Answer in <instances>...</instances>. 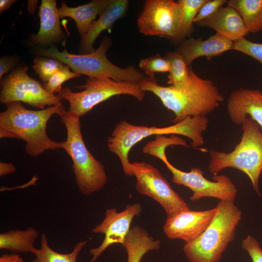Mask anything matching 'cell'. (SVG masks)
<instances>
[{"instance_id":"cell-1","label":"cell","mask_w":262,"mask_h":262,"mask_svg":"<svg viewBox=\"0 0 262 262\" xmlns=\"http://www.w3.org/2000/svg\"><path fill=\"white\" fill-rule=\"evenodd\" d=\"M0 113V138L24 141L25 152L36 157L48 150L62 148L61 142L50 139L47 133L48 121L54 115H59L66 110L62 102L40 110L26 109L19 102L6 104Z\"/></svg>"},{"instance_id":"cell-2","label":"cell","mask_w":262,"mask_h":262,"mask_svg":"<svg viewBox=\"0 0 262 262\" xmlns=\"http://www.w3.org/2000/svg\"><path fill=\"white\" fill-rule=\"evenodd\" d=\"M190 73V82L182 88L161 86L150 80L140 83L143 91L154 94L167 109L174 113V124L188 117L206 116L218 108L224 99L213 81L197 75L191 66Z\"/></svg>"},{"instance_id":"cell-3","label":"cell","mask_w":262,"mask_h":262,"mask_svg":"<svg viewBox=\"0 0 262 262\" xmlns=\"http://www.w3.org/2000/svg\"><path fill=\"white\" fill-rule=\"evenodd\" d=\"M208 120L206 116H190L178 123L165 127L137 126L126 121L118 123L108 138L109 150L120 160L124 174L133 176L129 153L131 148L143 139L153 135L178 134L191 140L193 147L202 146L204 140L202 133L207 129Z\"/></svg>"},{"instance_id":"cell-4","label":"cell","mask_w":262,"mask_h":262,"mask_svg":"<svg viewBox=\"0 0 262 262\" xmlns=\"http://www.w3.org/2000/svg\"><path fill=\"white\" fill-rule=\"evenodd\" d=\"M234 201L220 200L210 224L196 240L185 244L183 251L190 262H218L234 239L242 213Z\"/></svg>"},{"instance_id":"cell-5","label":"cell","mask_w":262,"mask_h":262,"mask_svg":"<svg viewBox=\"0 0 262 262\" xmlns=\"http://www.w3.org/2000/svg\"><path fill=\"white\" fill-rule=\"evenodd\" d=\"M66 130V138L61 142L62 148L70 156L72 168L79 191L85 196L100 191L107 182L104 165L87 148L84 142L79 116L68 111L59 115Z\"/></svg>"},{"instance_id":"cell-6","label":"cell","mask_w":262,"mask_h":262,"mask_svg":"<svg viewBox=\"0 0 262 262\" xmlns=\"http://www.w3.org/2000/svg\"><path fill=\"white\" fill-rule=\"evenodd\" d=\"M111 43V39L105 37L102 39L98 49L86 54H71L66 49L60 51L52 46L48 49L39 48L35 53L39 56L58 60L71 68L73 72L88 77L109 78L139 84L146 81H151L144 73L134 66L122 68L112 63L106 56Z\"/></svg>"},{"instance_id":"cell-7","label":"cell","mask_w":262,"mask_h":262,"mask_svg":"<svg viewBox=\"0 0 262 262\" xmlns=\"http://www.w3.org/2000/svg\"><path fill=\"white\" fill-rule=\"evenodd\" d=\"M239 143L230 152L212 149L208 169L213 176L227 168H234L246 174L253 188L260 195L259 181L262 171V133L259 125L247 117L242 125Z\"/></svg>"},{"instance_id":"cell-8","label":"cell","mask_w":262,"mask_h":262,"mask_svg":"<svg viewBox=\"0 0 262 262\" xmlns=\"http://www.w3.org/2000/svg\"><path fill=\"white\" fill-rule=\"evenodd\" d=\"M77 87L84 89L74 92L68 87H64L58 95L69 103L68 111L79 117L84 116L96 105L115 96L129 95L139 101H143L145 96L139 83L109 78L88 77L84 84Z\"/></svg>"},{"instance_id":"cell-9","label":"cell","mask_w":262,"mask_h":262,"mask_svg":"<svg viewBox=\"0 0 262 262\" xmlns=\"http://www.w3.org/2000/svg\"><path fill=\"white\" fill-rule=\"evenodd\" d=\"M27 70V66H19L0 80L1 103L23 102L44 109L61 102L58 94L47 92L39 82L28 75Z\"/></svg>"},{"instance_id":"cell-10","label":"cell","mask_w":262,"mask_h":262,"mask_svg":"<svg viewBox=\"0 0 262 262\" xmlns=\"http://www.w3.org/2000/svg\"><path fill=\"white\" fill-rule=\"evenodd\" d=\"M136 178V189L140 194L158 202L169 218L190 209L187 203L172 188L159 170L145 162L131 163Z\"/></svg>"},{"instance_id":"cell-11","label":"cell","mask_w":262,"mask_h":262,"mask_svg":"<svg viewBox=\"0 0 262 262\" xmlns=\"http://www.w3.org/2000/svg\"><path fill=\"white\" fill-rule=\"evenodd\" d=\"M165 165L172 173L174 183L192 190L193 194L190 197V200L213 197L220 200L234 201L237 189L227 176L215 175L213 177L214 181H211L204 177L203 171L199 168L194 167L189 172H184L177 168L170 162Z\"/></svg>"},{"instance_id":"cell-12","label":"cell","mask_w":262,"mask_h":262,"mask_svg":"<svg viewBox=\"0 0 262 262\" xmlns=\"http://www.w3.org/2000/svg\"><path fill=\"white\" fill-rule=\"evenodd\" d=\"M180 9L173 0H147L139 16L137 27L145 35L157 36L174 41L178 32Z\"/></svg>"},{"instance_id":"cell-13","label":"cell","mask_w":262,"mask_h":262,"mask_svg":"<svg viewBox=\"0 0 262 262\" xmlns=\"http://www.w3.org/2000/svg\"><path fill=\"white\" fill-rule=\"evenodd\" d=\"M142 210L139 203L128 204L120 212H117L116 208L107 209L103 220L92 230L94 233L104 234V238L99 246L90 250L92 256L90 262H94L110 246L115 244L123 245L133 218L139 215Z\"/></svg>"},{"instance_id":"cell-14","label":"cell","mask_w":262,"mask_h":262,"mask_svg":"<svg viewBox=\"0 0 262 262\" xmlns=\"http://www.w3.org/2000/svg\"><path fill=\"white\" fill-rule=\"evenodd\" d=\"M216 208L196 211H181L167 219L163 230L171 239H180L185 243L197 239L208 227L216 212Z\"/></svg>"},{"instance_id":"cell-15","label":"cell","mask_w":262,"mask_h":262,"mask_svg":"<svg viewBox=\"0 0 262 262\" xmlns=\"http://www.w3.org/2000/svg\"><path fill=\"white\" fill-rule=\"evenodd\" d=\"M227 111L231 121L242 125L247 117L262 129V92L257 89L240 88L232 91L227 100Z\"/></svg>"},{"instance_id":"cell-16","label":"cell","mask_w":262,"mask_h":262,"mask_svg":"<svg viewBox=\"0 0 262 262\" xmlns=\"http://www.w3.org/2000/svg\"><path fill=\"white\" fill-rule=\"evenodd\" d=\"M234 42L215 33L205 40L189 38L184 40L176 51L183 57L188 66L196 59L206 57L208 59L219 56L232 50Z\"/></svg>"},{"instance_id":"cell-17","label":"cell","mask_w":262,"mask_h":262,"mask_svg":"<svg viewBox=\"0 0 262 262\" xmlns=\"http://www.w3.org/2000/svg\"><path fill=\"white\" fill-rule=\"evenodd\" d=\"M128 6V0H111L99 15V18L92 23L87 32L82 36L80 52L86 54L94 51L93 45L98 36L102 31L111 29L115 21L124 16Z\"/></svg>"},{"instance_id":"cell-18","label":"cell","mask_w":262,"mask_h":262,"mask_svg":"<svg viewBox=\"0 0 262 262\" xmlns=\"http://www.w3.org/2000/svg\"><path fill=\"white\" fill-rule=\"evenodd\" d=\"M196 24L198 26L211 28L233 42L249 33L240 14L228 5L220 8L209 19Z\"/></svg>"},{"instance_id":"cell-19","label":"cell","mask_w":262,"mask_h":262,"mask_svg":"<svg viewBox=\"0 0 262 262\" xmlns=\"http://www.w3.org/2000/svg\"><path fill=\"white\" fill-rule=\"evenodd\" d=\"M39 30L31 37V43L46 45L61 41L65 35L60 26L56 0H42L39 7Z\"/></svg>"},{"instance_id":"cell-20","label":"cell","mask_w":262,"mask_h":262,"mask_svg":"<svg viewBox=\"0 0 262 262\" xmlns=\"http://www.w3.org/2000/svg\"><path fill=\"white\" fill-rule=\"evenodd\" d=\"M111 0H93L87 4L76 7H68L62 1L58 8L60 18L70 17L76 22L79 34L82 36L88 30L97 16L108 6Z\"/></svg>"},{"instance_id":"cell-21","label":"cell","mask_w":262,"mask_h":262,"mask_svg":"<svg viewBox=\"0 0 262 262\" xmlns=\"http://www.w3.org/2000/svg\"><path fill=\"white\" fill-rule=\"evenodd\" d=\"M161 243L145 229L136 226L130 230L122 246L128 255V262H140L147 252L158 250Z\"/></svg>"},{"instance_id":"cell-22","label":"cell","mask_w":262,"mask_h":262,"mask_svg":"<svg viewBox=\"0 0 262 262\" xmlns=\"http://www.w3.org/2000/svg\"><path fill=\"white\" fill-rule=\"evenodd\" d=\"M39 233L33 227L25 229H15L0 233V249L14 253H32L34 255L37 249L34 244Z\"/></svg>"},{"instance_id":"cell-23","label":"cell","mask_w":262,"mask_h":262,"mask_svg":"<svg viewBox=\"0 0 262 262\" xmlns=\"http://www.w3.org/2000/svg\"><path fill=\"white\" fill-rule=\"evenodd\" d=\"M227 5L238 12L249 33L262 31V0H229Z\"/></svg>"},{"instance_id":"cell-24","label":"cell","mask_w":262,"mask_h":262,"mask_svg":"<svg viewBox=\"0 0 262 262\" xmlns=\"http://www.w3.org/2000/svg\"><path fill=\"white\" fill-rule=\"evenodd\" d=\"M207 0H179L180 15L178 32L173 41L180 43L194 31V20Z\"/></svg>"},{"instance_id":"cell-25","label":"cell","mask_w":262,"mask_h":262,"mask_svg":"<svg viewBox=\"0 0 262 262\" xmlns=\"http://www.w3.org/2000/svg\"><path fill=\"white\" fill-rule=\"evenodd\" d=\"M89 240L78 242L72 251L64 254L53 250L49 246L47 236L42 233L41 238V246L34 254L35 258L32 262H77L78 255Z\"/></svg>"},{"instance_id":"cell-26","label":"cell","mask_w":262,"mask_h":262,"mask_svg":"<svg viewBox=\"0 0 262 262\" xmlns=\"http://www.w3.org/2000/svg\"><path fill=\"white\" fill-rule=\"evenodd\" d=\"M165 58L170 65L167 83L179 88L187 86L191 81L190 66L187 65L183 56L176 51L167 53Z\"/></svg>"},{"instance_id":"cell-27","label":"cell","mask_w":262,"mask_h":262,"mask_svg":"<svg viewBox=\"0 0 262 262\" xmlns=\"http://www.w3.org/2000/svg\"><path fill=\"white\" fill-rule=\"evenodd\" d=\"M188 147L185 140L175 135L167 137L164 135H157L153 140L148 142L143 147L142 152L161 160L165 164L169 162L165 154L166 148L171 146Z\"/></svg>"},{"instance_id":"cell-28","label":"cell","mask_w":262,"mask_h":262,"mask_svg":"<svg viewBox=\"0 0 262 262\" xmlns=\"http://www.w3.org/2000/svg\"><path fill=\"white\" fill-rule=\"evenodd\" d=\"M139 65L147 77L155 83H157L155 77L156 73H169L170 70L168 60L158 54L141 59Z\"/></svg>"},{"instance_id":"cell-29","label":"cell","mask_w":262,"mask_h":262,"mask_svg":"<svg viewBox=\"0 0 262 262\" xmlns=\"http://www.w3.org/2000/svg\"><path fill=\"white\" fill-rule=\"evenodd\" d=\"M62 62L49 57H36L33 60V67L40 79L47 82L58 70L65 66Z\"/></svg>"},{"instance_id":"cell-30","label":"cell","mask_w":262,"mask_h":262,"mask_svg":"<svg viewBox=\"0 0 262 262\" xmlns=\"http://www.w3.org/2000/svg\"><path fill=\"white\" fill-rule=\"evenodd\" d=\"M70 67L65 66L56 72L49 80L43 85L45 90L50 94H58L61 91L62 85L71 79L81 77V75L70 70Z\"/></svg>"},{"instance_id":"cell-31","label":"cell","mask_w":262,"mask_h":262,"mask_svg":"<svg viewBox=\"0 0 262 262\" xmlns=\"http://www.w3.org/2000/svg\"><path fill=\"white\" fill-rule=\"evenodd\" d=\"M232 50L246 54L262 65V43L251 41L244 37L234 42Z\"/></svg>"},{"instance_id":"cell-32","label":"cell","mask_w":262,"mask_h":262,"mask_svg":"<svg viewBox=\"0 0 262 262\" xmlns=\"http://www.w3.org/2000/svg\"><path fill=\"white\" fill-rule=\"evenodd\" d=\"M228 1L227 0H207L195 17L194 23H197L209 19Z\"/></svg>"},{"instance_id":"cell-33","label":"cell","mask_w":262,"mask_h":262,"mask_svg":"<svg viewBox=\"0 0 262 262\" xmlns=\"http://www.w3.org/2000/svg\"><path fill=\"white\" fill-rule=\"evenodd\" d=\"M242 247L249 254L252 262H262V248L254 237L248 235L242 241Z\"/></svg>"},{"instance_id":"cell-34","label":"cell","mask_w":262,"mask_h":262,"mask_svg":"<svg viewBox=\"0 0 262 262\" xmlns=\"http://www.w3.org/2000/svg\"><path fill=\"white\" fill-rule=\"evenodd\" d=\"M17 62L14 57L3 56L0 59V79L13 68Z\"/></svg>"},{"instance_id":"cell-35","label":"cell","mask_w":262,"mask_h":262,"mask_svg":"<svg viewBox=\"0 0 262 262\" xmlns=\"http://www.w3.org/2000/svg\"><path fill=\"white\" fill-rule=\"evenodd\" d=\"M16 170V167L12 163H8L4 162H0V176L13 173Z\"/></svg>"},{"instance_id":"cell-36","label":"cell","mask_w":262,"mask_h":262,"mask_svg":"<svg viewBox=\"0 0 262 262\" xmlns=\"http://www.w3.org/2000/svg\"><path fill=\"white\" fill-rule=\"evenodd\" d=\"M0 262H24L23 259L17 254H3L0 257Z\"/></svg>"},{"instance_id":"cell-37","label":"cell","mask_w":262,"mask_h":262,"mask_svg":"<svg viewBox=\"0 0 262 262\" xmlns=\"http://www.w3.org/2000/svg\"><path fill=\"white\" fill-rule=\"evenodd\" d=\"M15 0H0V13H2L4 11L8 9L12 4L16 2Z\"/></svg>"},{"instance_id":"cell-38","label":"cell","mask_w":262,"mask_h":262,"mask_svg":"<svg viewBox=\"0 0 262 262\" xmlns=\"http://www.w3.org/2000/svg\"><path fill=\"white\" fill-rule=\"evenodd\" d=\"M38 0H30L28 1L27 10L31 14H33L35 11Z\"/></svg>"}]
</instances>
